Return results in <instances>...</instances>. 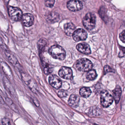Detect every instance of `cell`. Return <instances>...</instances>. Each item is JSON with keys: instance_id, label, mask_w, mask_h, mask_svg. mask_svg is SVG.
Segmentation results:
<instances>
[{"instance_id": "1", "label": "cell", "mask_w": 125, "mask_h": 125, "mask_svg": "<svg viewBox=\"0 0 125 125\" xmlns=\"http://www.w3.org/2000/svg\"><path fill=\"white\" fill-rule=\"evenodd\" d=\"M48 52L54 59L63 60L65 58L66 53L62 47L59 45H53L49 48Z\"/></svg>"}, {"instance_id": "2", "label": "cell", "mask_w": 125, "mask_h": 125, "mask_svg": "<svg viewBox=\"0 0 125 125\" xmlns=\"http://www.w3.org/2000/svg\"><path fill=\"white\" fill-rule=\"evenodd\" d=\"M76 66L78 70L82 72H88L93 67L91 61L86 58L79 59L76 63Z\"/></svg>"}, {"instance_id": "3", "label": "cell", "mask_w": 125, "mask_h": 125, "mask_svg": "<svg viewBox=\"0 0 125 125\" xmlns=\"http://www.w3.org/2000/svg\"><path fill=\"white\" fill-rule=\"evenodd\" d=\"M96 18L95 15L92 13L86 14L83 20V24L85 28L88 30H92L94 28Z\"/></svg>"}, {"instance_id": "4", "label": "cell", "mask_w": 125, "mask_h": 125, "mask_svg": "<svg viewBox=\"0 0 125 125\" xmlns=\"http://www.w3.org/2000/svg\"><path fill=\"white\" fill-rule=\"evenodd\" d=\"M8 13L12 20L15 22L20 21L22 17V12L18 7L9 6L8 7Z\"/></svg>"}, {"instance_id": "5", "label": "cell", "mask_w": 125, "mask_h": 125, "mask_svg": "<svg viewBox=\"0 0 125 125\" xmlns=\"http://www.w3.org/2000/svg\"><path fill=\"white\" fill-rule=\"evenodd\" d=\"M101 104L104 108H108L113 102V96L106 90H103L101 93Z\"/></svg>"}, {"instance_id": "6", "label": "cell", "mask_w": 125, "mask_h": 125, "mask_svg": "<svg viewBox=\"0 0 125 125\" xmlns=\"http://www.w3.org/2000/svg\"><path fill=\"white\" fill-rule=\"evenodd\" d=\"M21 76L23 80L25 83L26 84L31 90L33 92L36 93L37 92V84L34 82V81L28 75L24 72H21Z\"/></svg>"}, {"instance_id": "7", "label": "cell", "mask_w": 125, "mask_h": 125, "mask_svg": "<svg viewBox=\"0 0 125 125\" xmlns=\"http://www.w3.org/2000/svg\"><path fill=\"white\" fill-rule=\"evenodd\" d=\"M67 7L72 11H78L82 9L83 5L81 1L78 0H70L67 3Z\"/></svg>"}, {"instance_id": "8", "label": "cell", "mask_w": 125, "mask_h": 125, "mask_svg": "<svg viewBox=\"0 0 125 125\" xmlns=\"http://www.w3.org/2000/svg\"><path fill=\"white\" fill-rule=\"evenodd\" d=\"M4 53L8 61L13 66L17 68L20 71H21V73L23 71L22 69L18 62L17 59L13 54H12L10 52L8 51V50L4 51Z\"/></svg>"}, {"instance_id": "9", "label": "cell", "mask_w": 125, "mask_h": 125, "mask_svg": "<svg viewBox=\"0 0 125 125\" xmlns=\"http://www.w3.org/2000/svg\"><path fill=\"white\" fill-rule=\"evenodd\" d=\"M72 36L75 41L79 42L85 40L87 38V34L83 29H78L75 31Z\"/></svg>"}, {"instance_id": "10", "label": "cell", "mask_w": 125, "mask_h": 125, "mask_svg": "<svg viewBox=\"0 0 125 125\" xmlns=\"http://www.w3.org/2000/svg\"><path fill=\"white\" fill-rule=\"evenodd\" d=\"M59 75L64 79H70L73 77V71L70 68L63 67L59 72Z\"/></svg>"}, {"instance_id": "11", "label": "cell", "mask_w": 125, "mask_h": 125, "mask_svg": "<svg viewBox=\"0 0 125 125\" xmlns=\"http://www.w3.org/2000/svg\"><path fill=\"white\" fill-rule=\"evenodd\" d=\"M21 20L23 24L26 27L31 26L34 22L33 16L30 13H26L23 15Z\"/></svg>"}, {"instance_id": "12", "label": "cell", "mask_w": 125, "mask_h": 125, "mask_svg": "<svg viewBox=\"0 0 125 125\" xmlns=\"http://www.w3.org/2000/svg\"><path fill=\"white\" fill-rule=\"evenodd\" d=\"M49 82L50 84L56 89L61 88L62 82L59 77L56 75H52L49 77Z\"/></svg>"}, {"instance_id": "13", "label": "cell", "mask_w": 125, "mask_h": 125, "mask_svg": "<svg viewBox=\"0 0 125 125\" xmlns=\"http://www.w3.org/2000/svg\"><path fill=\"white\" fill-rule=\"evenodd\" d=\"M0 66L1 68L5 73L6 76L10 80H13V75L10 66L6 62H2L0 63Z\"/></svg>"}, {"instance_id": "14", "label": "cell", "mask_w": 125, "mask_h": 125, "mask_svg": "<svg viewBox=\"0 0 125 125\" xmlns=\"http://www.w3.org/2000/svg\"><path fill=\"white\" fill-rule=\"evenodd\" d=\"M76 49L79 52L83 54L88 55L91 52L89 45L86 43H81L78 44L76 46Z\"/></svg>"}, {"instance_id": "15", "label": "cell", "mask_w": 125, "mask_h": 125, "mask_svg": "<svg viewBox=\"0 0 125 125\" xmlns=\"http://www.w3.org/2000/svg\"><path fill=\"white\" fill-rule=\"evenodd\" d=\"M86 113L90 117L98 116L102 114V111L97 106H93L87 110Z\"/></svg>"}, {"instance_id": "16", "label": "cell", "mask_w": 125, "mask_h": 125, "mask_svg": "<svg viewBox=\"0 0 125 125\" xmlns=\"http://www.w3.org/2000/svg\"><path fill=\"white\" fill-rule=\"evenodd\" d=\"M80 100V97L79 95L76 94L71 95L68 100V104L72 107L76 108L79 104Z\"/></svg>"}, {"instance_id": "17", "label": "cell", "mask_w": 125, "mask_h": 125, "mask_svg": "<svg viewBox=\"0 0 125 125\" xmlns=\"http://www.w3.org/2000/svg\"><path fill=\"white\" fill-rule=\"evenodd\" d=\"M75 25L72 23H66L64 25V30L65 33L67 36L73 35L75 29Z\"/></svg>"}, {"instance_id": "18", "label": "cell", "mask_w": 125, "mask_h": 125, "mask_svg": "<svg viewBox=\"0 0 125 125\" xmlns=\"http://www.w3.org/2000/svg\"><path fill=\"white\" fill-rule=\"evenodd\" d=\"M3 81L5 88L12 95H14L15 90L12 86L11 83L7 78L4 77L3 79Z\"/></svg>"}, {"instance_id": "19", "label": "cell", "mask_w": 125, "mask_h": 125, "mask_svg": "<svg viewBox=\"0 0 125 125\" xmlns=\"http://www.w3.org/2000/svg\"><path fill=\"white\" fill-rule=\"evenodd\" d=\"M122 92L121 87L118 85L116 86L115 89L113 90V98L116 104H118L120 100Z\"/></svg>"}, {"instance_id": "20", "label": "cell", "mask_w": 125, "mask_h": 125, "mask_svg": "<svg viewBox=\"0 0 125 125\" xmlns=\"http://www.w3.org/2000/svg\"><path fill=\"white\" fill-rule=\"evenodd\" d=\"M92 93V91L90 88L87 87H83L80 89L79 94L82 97L87 98L89 97Z\"/></svg>"}, {"instance_id": "21", "label": "cell", "mask_w": 125, "mask_h": 125, "mask_svg": "<svg viewBox=\"0 0 125 125\" xmlns=\"http://www.w3.org/2000/svg\"><path fill=\"white\" fill-rule=\"evenodd\" d=\"M47 19L51 22H55L58 21L59 19V15L56 12H50L48 15Z\"/></svg>"}, {"instance_id": "22", "label": "cell", "mask_w": 125, "mask_h": 125, "mask_svg": "<svg viewBox=\"0 0 125 125\" xmlns=\"http://www.w3.org/2000/svg\"><path fill=\"white\" fill-rule=\"evenodd\" d=\"M6 103L10 108L16 113H19L18 109L12 101L9 98L7 97L6 99Z\"/></svg>"}, {"instance_id": "23", "label": "cell", "mask_w": 125, "mask_h": 125, "mask_svg": "<svg viewBox=\"0 0 125 125\" xmlns=\"http://www.w3.org/2000/svg\"><path fill=\"white\" fill-rule=\"evenodd\" d=\"M97 76L96 71L94 70H91L88 71L86 75V78L90 81L94 80Z\"/></svg>"}, {"instance_id": "24", "label": "cell", "mask_w": 125, "mask_h": 125, "mask_svg": "<svg viewBox=\"0 0 125 125\" xmlns=\"http://www.w3.org/2000/svg\"><path fill=\"white\" fill-rule=\"evenodd\" d=\"M47 40L44 38H42L38 42V47L40 50H42L47 46Z\"/></svg>"}, {"instance_id": "25", "label": "cell", "mask_w": 125, "mask_h": 125, "mask_svg": "<svg viewBox=\"0 0 125 125\" xmlns=\"http://www.w3.org/2000/svg\"><path fill=\"white\" fill-rule=\"evenodd\" d=\"M53 71V68L48 64H45V67L44 68V71L45 73L47 75H49L52 73Z\"/></svg>"}, {"instance_id": "26", "label": "cell", "mask_w": 125, "mask_h": 125, "mask_svg": "<svg viewBox=\"0 0 125 125\" xmlns=\"http://www.w3.org/2000/svg\"><path fill=\"white\" fill-rule=\"evenodd\" d=\"M55 2V0H45V4L47 7L51 8L53 7Z\"/></svg>"}, {"instance_id": "27", "label": "cell", "mask_w": 125, "mask_h": 125, "mask_svg": "<svg viewBox=\"0 0 125 125\" xmlns=\"http://www.w3.org/2000/svg\"><path fill=\"white\" fill-rule=\"evenodd\" d=\"M58 95L60 97H65L67 95V93L65 90H61L58 92Z\"/></svg>"}, {"instance_id": "28", "label": "cell", "mask_w": 125, "mask_h": 125, "mask_svg": "<svg viewBox=\"0 0 125 125\" xmlns=\"http://www.w3.org/2000/svg\"><path fill=\"white\" fill-rule=\"evenodd\" d=\"M114 70L109 65H105L104 67V74L109 73V72H114Z\"/></svg>"}, {"instance_id": "29", "label": "cell", "mask_w": 125, "mask_h": 125, "mask_svg": "<svg viewBox=\"0 0 125 125\" xmlns=\"http://www.w3.org/2000/svg\"><path fill=\"white\" fill-rule=\"evenodd\" d=\"M1 122L3 125H11L10 120L7 118L2 119Z\"/></svg>"}, {"instance_id": "30", "label": "cell", "mask_w": 125, "mask_h": 125, "mask_svg": "<svg viewBox=\"0 0 125 125\" xmlns=\"http://www.w3.org/2000/svg\"><path fill=\"white\" fill-rule=\"evenodd\" d=\"M0 46L2 48V49L4 50V51H8V49H7V47L6 46V45L4 44L3 39L0 37Z\"/></svg>"}, {"instance_id": "31", "label": "cell", "mask_w": 125, "mask_h": 125, "mask_svg": "<svg viewBox=\"0 0 125 125\" xmlns=\"http://www.w3.org/2000/svg\"><path fill=\"white\" fill-rule=\"evenodd\" d=\"M119 38L123 42L125 43V30L120 34Z\"/></svg>"}, {"instance_id": "32", "label": "cell", "mask_w": 125, "mask_h": 125, "mask_svg": "<svg viewBox=\"0 0 125 125\" xmlns=\"http://www.w3.org/2000/svg\"><path fill=\"white\" fill-rule=\"evenodd\" d=\"M0 102L2 104H4L5 103V102L4 101L3 99L2 98L1 96L0 95Z\"/></svg>"}, {"instance_id": "33", "label": "cell", "mask_w": 125, "mask_h": 125, "mask_svg": "<svg viewBox=\"0 0 125 125\" xmlns=\"http://www.w3.org/2000/svg\"><path fill=\"white\" fill-rule=\"evenodd\" d=\"M120 49L122 50V51L125 53V47H120Z\"/></svg>"}]
</instances>
